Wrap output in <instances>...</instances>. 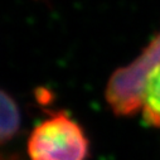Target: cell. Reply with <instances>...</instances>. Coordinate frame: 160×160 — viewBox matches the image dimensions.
I'll list each match as a JSON object with an SVG mask.
<instances>
[{
	"label": "cell",
	"mask_w": 160,
	"mask_h": 160,
	"mask_svg": "<svg viewBox=\"0 0 160 160\" xmlns=\"http://www.w3.org/2000/svg\"><path fill=\"white\" fill-rule=\"evenodd\" d=\"M27 152L29 160H86L88 140L74 120L58 111L33 129Z\"/></svg>",
	"instance_id": "1"
},
{
	"label": "cell",
	"mask_w": 160,
	"mask_h": 160,
	"mask_svg": "<svg viewBox=\"0 0 160 160\" xmlns=\"http://www.w3.org/2000/svg\"><path fill=\"white\" fill-rule=\"evenodd\" d=\"M158 64H160V33L136 59L116 69L108 78L105 98L116 116L126 117L141 111L146 78Z\"/></svg>",
	"instance_id": "2"
},
{
	"label": "cell",
	"mask_w": 160,
	"mask_h": 160,
	"mask_svg": "<svg viewBox=\"0 0 160 160\" xmlns=\"http://www.w3.org/2000/svg\"><path fill=\"white\" fill-rule=\"evenodd\" d=\"M141 113L150 126L160 128V64L146 78L142 91Z\"/></svg>",
	"instance_id": "3"
},
{
	"label": "cell",
	"mask_w": 160,
	"mask_h": 160,
	"mask_svg": "<svg viewBox=\"0 0 160 160\" xmlns=\"http://www.w3.org/2000/svg\"><path fill=\"white\" fill-rule=\"evenodd\" d=\"M0 112H2V124H0V139L2 144L10 141L20 128V112L15 100L5 91L2 90L0 96Z\"/></svg>",
	"instance_id": "4"
},
{
	"label": "cell",
	"mask_w": 160,
	"mask_h": 160,
	"mask_svg": "<svg viewBox=\"0 0 160 160\" xmlns=\"http://www.w3.org/2000/svg\"><path fill=\"white\" fill-rule=\"evenodd\" d=\"M2 160H22V158L19 155L13 154V155H8V156H3Z\"/></svg>",
	"instance_id": "5"
}]
</instances>
